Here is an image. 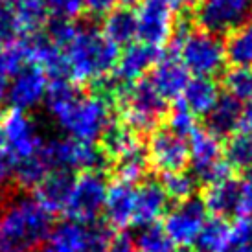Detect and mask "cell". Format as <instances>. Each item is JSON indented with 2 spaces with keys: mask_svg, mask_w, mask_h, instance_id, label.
I'll use <instances>...</instances> for the list:
<instances>
[{
  "mask_svg": "<svg viewBox=\"0 0 252 252\" xmlns=\"http://www.w3.org/2000/svg\"><path fill=\"white\" fill-rule=\"evenodd\" d=\"M179 252H193V251H189V249H182V251H179Z\"/></svg>",
  "mask_w": 252,
  "mask_h": 252,
  "instance_id": "obj_49",
  "label": "cell"
},
{
  "mask_svg": "<svg viewBox=\"0 0 252 252\" xmlns=\"http://www.w3.org/2000/svg\"><path fill=\"white\" fill-rule=\"evenodd\" d=\"M251 6V0H201L195 6V22L203 32L219 37L249 21Z\"/></svg>",
  "mask_w": 252,
  "mask_h": 252,
  "instance_id": "obj_10",
  "label": "cell"
},
{
  "mask_svg": "<svg viewBox=\"0 0 252 252\" xmlns=\"http://www.w3.org/2000/svg\"><path fill=\"white\" fill-rule=\"evenodd\" d=\"M204 206L216 217H241L243 214V186L241 181L226 177L204 191Z\"/></svg>",
  "mask_w": 252,
  "mask_h": 252,
  "instance_id": "obj_16",
  "label": "cell"
},
{
  "mask_svg": "<svg viewBox=\"0 0 252 252\" xmlns=\"http://www.w3.org/2000/svg\"><path fill=\"white\" fill-rule=\"evenodd\" d=\"M251 15H252V6H251Z\"/></svg>",
  "mask_w": 252,
  "mask_h": 252,
  "instance_id": "obj_50",
  "label": "cell"
},
{
  "mask_svg": "<svg viewBox=\"0 0 252 252\" xmlns=\"http://www.w3.org/2000/svg\"><path fill=\"white\" fill-rule=\"evenodd\" d=\"M241 186H243V216H249L252 214V168L245 171V179L241 181Z\"/></svg>",
  "mask_w": 252,
  "mask_h": 252,
  "instance_id": "obj_41",
  "label": "cell"
},
{
  "mask_svg": "<svg viewBox=\"0 0 252 252\" xmlns=\"http://www.w3.org/2000/svg\"><path fill=\"white\" fill-rule=\"evenodd\" d=\"M122 105V124L134 134H147L157 131L160 120L168 112V101L153 89L149 79H138L122 87L118 101Z\"/></svg>",
  "mask_w": 252,
  "mask_h": 252,
  "instance_id": "obj_4",
  "label": "cell"
},
{
  "mask_svg": "<svg viewBox=\"0 0 252 252\" xmlns=\"http://www.w3.org/2000/svg\"><path fill=\"white\" fill-rule=\"evenodd\" d=\"M223 87L226 94L239 103L252 99V66H232L224 72Z\"/></svg>",
  "mask_w": 252,
  "mask_h": 252,
  "instance_id": "obj_34",
  "label": "cell"
},
{
  "mask_svg": "<svg viewBox=\"0 0 252 252\" xmlns=\"http://www.w3.org/2000/svg\"><path fill=\"white\" fill-rule=\"evenodd\" d=\"M39 153L46 160L50 169H68V171L83 169V171L103 173V169L112 164L98 146L74 140L68 136L54 138L42 144Z\"/></svg>",
  "mask_w": 252,
  "mask_h": 252,
  "instance_id": "obj_6",
  "label": "cell"
},
{
  "mask_svg": "<svg viewBox=\"0 0 252 252\" xmlns=\"http://www.w3.org/2000/svg\"><path fill=\"white\" fill-rule=\"evenodd\" d=\"M76 182L74 171L68 169H52L44 181L35 188V199L50 212L59 214L64 212L66 203L70 199L72 188Z\"/></svg>",
  "mask_w": 252,
  "mask_h": 252,
  "instance_id": "obj_19",
  "label": "cell"
},
{
  "mask_svg": "<svg viewBox=\"0 0 252 252\" xmlns=\"http://www.w3.org/2000/svg\"><path fill=\"white\" fill-rule=\"evenodd\" d=\"M157 2H162V4H166V6L171 7V9H173V7H181V0H157Z\"/></svg>",
  "mask_w": 252,
  "mask_h": 252,
  "instance_id": "obj_46",
  "label": "cell"
},
{
  "mask_svg": "<svg viewBox=\"0 0 252 252\" xmlns=\"http://www.w3.org/2000/svg\"><path fill=\"white\" fill-rule=\"evenodd\" d=\"M133 239L136 252H177L175 245L164 232L162 224L155 223L142 226Z\"/></svg>",
  "mask_w": 252,
  "mask_h": 252,
  "instance_id": "obj_33",
  "label": "cell"
},
{
  "mask_svg": "<svg viewBox=\"0 0 252 252\" xmlns=\"http://www.w3.org/2000/svg\"><path fill=\"white\" fill-rule=\"evenodd\" d=\"M107 189H109V184H107L103 173L83 171L79 177H76L64 214L70 217L72 221L83 224L98 221V217L103 214Z\"/></svg>",
  "mask_w": 252,
  "mask_h": 252,
  "instance_id": "obj_8",
  "label": "cell"
},
{
  "mask_svg": "<svg viewBox=\"0 0 252 252\" xmlns=\"http://www.w3.org/2000/svg\"><path fill=\"white\" fill-rule=\"evenodd\" d=\"M188 138L189 164L197 184L212 186L230 177V168L223 158V146L219 138L210 134L206 129H195Z\"/></svg>",
  "mask_w": 252,
  "mask_h": 252,
  "instance_id": "obj_7",
  "label": "cell"
},
{
  "mask_svg": "<svg viewBox=\"0 0 252 252\" xmlns=\"http://www.w3.org/2000/svg\"><path fill=\"white\" fill-rule=\"evenodd\" d=\"M239 122H241V103L226 94L217 99L212 111L204 116V129L216 138H224L238 131Z\"/></svg>",
  "mask_w": 252,
  "mask_h": 252,
  "instance_id": "obj_21",
  "label": "cell"
},
{
  "mask_svg": "<svg viewBox=\"0 0 252 252\" xmlns=\"http://www.w3.org/2000/svg\"><path fill=\"white\" fill-rule=\"evenodd\" d=\"M138 144H140L138 134H134L126 124H116V122H111L103 134L99 136V149L107 155L111 162L131 151Z\"/></svg>",
  "mask_w": 252,
  "mask_h": 252,
  "instance_id": "obj_25",
  "label": "cell"
},
{
  "mask_svg": "<svg viewBox=\"0 0 252 252\" xmlns=\"http://www.w3.org/2000/svg\"><path fill=\"white\" fill-rule=\"evenodd\" d=\"M188 81L189 72L177 56L160 57L158 63L151 68V76H149V83L153 85L155 91L166 101L181 98Z\"/></svg>",
  "mask_w": 252,
  "mask_h": 252,
  "instance_id": "obj_17",
  "label": "cell"
},
{
  "mask_svg": "<svg viewBox=\"0 0 252 252\" xmlns=\"http://www.w3.org/2000/svg\"><path fill=\"white\" fill-rule=\"evenodd\" d=\"M169 199L158 181H146L134 191V212L133 223L142 228L155 224L160 217L168 214Z\"/></svg>",
  "mask_w": 252,
  "mask_h": 252,
  "instance_id": "obj_18",
  "label": "cell"
},
{
  "mask_svg": "<svg viewBox=\"0 0 252 252\" xmlns=\"http://www.w3.org/2000/svg\"><path fill=\"white\" fill-rule=\"evenodd\" d=\"M48 85V76L37 64L28 63L9 79L6 99L9 101L11 109L28 112L44 101Z\"/></svg>",
  "mask_w": 252,
  "mask_h": 252,
  "instance_id": "obj_13",
  "label": "cell"
},
{
  "mask_svg": "<svg viewBox=\"0 0 252 252\" xmlns=\"http://www.w3.org/2000/svg\"><path fill=\"white\" fill-rule=\"evenodd\" d=\"M226 61L234 66H252V21L243 22L224 41Z\"/></svg>",
  "mask_w": 252,
  "mask_h": 252,
  "instance_id": "obj_28",
  "label": "cell"
},
{
  "mask_svg": "<svg viewBox=\"0 0 252 252\" xmlns=\"http://www.w3.org/2000/svg\"><path fill=\"white\" fill-rule=\"evenodd\" d=\"M118 2L120 7H133L134 4H138V0H114V4Z\"/></svg>",
  "mask_w": 252,
  "mask_h": 252,
  "instance_id": "obj_45",
  "label": "cell"
},
{
  "mask_svg": "<svg viewBox=\"0 0 252 252\" xmlns=\"http://www.w3.org/2000/svg\"><path fill=\"white\" fill-rule=\"evenodd\" d=\"M112 239H114V228L107 221L87 223L83 224L79 252H109Z\"/></svg>",
  "mask_w": 252,
  "mask_h": 252,
  "instance_id": "obj_32",
  "label": "cell"
},
{
  "mask_svg": "<svg viewBox=\"0 0 252 252\" xmlns=\"http://www.w3.org/2000/svg\"><path fill=\"white\" fill-rule=\"evenodd\" d=\"M173 26L175 21L171 7L162 2L146 0L136 11V37L149 46L158 48L164 42H169Z\"/></svg>",
  "mask_w": 252,
  "mask_h": 252,
  "instance_id": "obj_14",
  "label": "cell"
},
{
  "mask_svg": "<svg viewBox=\"0 0 252 252\" xmlns=\"http://www.w3.org/2000/svg\"><path fill=\"white\" fill-rule=\"evenodd\" d=\"M114 6V0H83V9L94 17H105Z\"/></svg>",
  "mask_w": 252,
  "mask_h": 252,
  "instance_id": "obj_40",
  "label": "cell"
},
{
  "mask_svg": "<svg viewBox=\"0 0 252 252\" xmlns=\"http://www.w3.org/2000/svg\"><path fill=\"white\" fill-rule=\"evenodd\" d=\"M50 171H52L50 166L41 157V153L37 151L35 155H32L28 158L13 162V173H11V177H13V181L19 189L32 191V189H35L44 181V177L48 175Z\"/></svg>",
  "mask_w": 252,
  "mask_h": 252,
  "instance_id": "obj_26",
  "label": "cell"
},
{
  "mask_svg": "<svg viewBox=\"0 0 252 252\" xmlns=\"http://www.w3.org/2000/svg\"><path fill=\"white\" fill-rule=\"evenodd\" d=\"M168 129L173 134L181 136V138H188L189 134L197 129L195 114L191 111H188L182 101L177 103L168 116Z\"/></svg>",
  "mask_w": 252,
  "mask_h": 252,
  "instance_id": "obj_36",
  "label": "cell"
},
{
  "mask_svg": "<svg viewBox=\"0 0 252 252\" xmlns=\"http://www.w3.org/2000/svg\"><path fill=\"white\" fill-rule=\"evenodd\" d=\"M44 99L52 118L74 140L94 144L111 124V101L96 92L83 94L68 79H52Z\"/></svg>",
  "mask_w": 252,
  "mask_h": 252,
  "instance_id": "obj_1",
  "label": "cell"
},
{
  "mask_svg": "<svg viewBox=\"0 0 252 252\" xmlns=\"http://www.w3.org/2000/svg\"><path fill=\"white\" fill-rule=\"evenodd\" d=\"M46 11L61 21H74L83 13V0H42Z\"/></svg>",
  "mask_w": 252,
  "mask_h": 252,
  "instance_id": "obj_39",
  "label": "cell"
},
{
  "mask_svg": "<svg viewBox=\"0 0 252 252\" xmlns=\"http://www.w3.org/2000/svg\"><path fill=\"white\" fill-rule=\"evenodd\" d=\"M239 126L243 127V131L252 134V99L245 101V107H241V122Z\"/></svg>",
  "mask_w": 252,
  "mask_h": 252,
  "instance_id": "obj_43",
  "label": "cell"
},
{
  "mask_svg": "<svg viewBox=\"0 0 252 252\" xmlns=\"http://www.w3.org/2000/svg\"><path fill=\"white\" fill-rule=\"evenodd\" d=\"M112 168H114L118 181L129 182V184L142 181L147 173V168H149L147 149L142 147V144H138L131 151H127L126 155H122L120 158L112 162Z\"/></svg>",
  "mask_w": 252,
  "mask_h": 252,
  "instance_id": "obj_27",
  "label": "cell"
},
{
  "mask_svg": "<svg viewBox=\"0 0 252 252\" xmlns=\"http://www.w3.org/2000/svg\"><path fill=\"white\" fill-rule=\"evenodd\" d=\"M181 98L184 107L195 116H206L212 111V107L217 103V99L221 98V94H219V87L214 81V77L193 76L188 81Z\"/></svg>",
  "mask_w": 252,
  "mask_h": 252,
  "instance_id": "obj_22",
  "label": "cell"
},
{
  "mask_svg": "<svg viewBox=\"0 0 252 252\" xmlns=\"http://www.w3.org/2000/svg\"><path fill=\"white\" fill-rule=\"evenodd\" d=\"M109 252H136V247H134V239L131 238V236H127V234H120V236H114Z\"/></svg>",
  "mask_w": 252,
  "mask_h": 252,
  "instance_id": "obj_42",
  "label": "cell"
},
{
  "mask_svg": "<svg viewBox=\"0 0 252 252\" xmlns=\"http://www.w3.org/2000/svg\"><path fill=\"white\" fill-rule=\"evenodd\" d=\"M224 162L230 169H247L252 168V134L239 131L228 136L223 147Z\"/></svg>",
  "mask_w": 252,
  "mask_h": 252,
  "instance_id": "obj_30",
  "label": "cell"
},
{
  "mask_svg": "<svg viewBox=\"0 0 252 252\" xmlns=\"http://www.w3.org/2000/svg\"><path fill=\"white\" fill-rule=\"evenodd\" d=\"M162 57L160 50L157 46H149L146 42H131L118 56L116 63V77L120 83H134L142 79L147 70H151Z\"/></svg>",
  "mask_w": 252,
  "mask_h": 252,
  "instance_id": "obj_15",
  "label": "cell"
},
{
  "mask_svg": "<svg viewBox=\"0 0 252 252\" xmlns=\"http://www.w3.org/2000/svg\"><path fill=\"white\" fill-rule=\"evenodd\" d=\"M103 35L116 46H127L136 39V13L131 7L111 9L103 17Z\"/></svg>",
  "mask_w": 252,
  "mask_h": 252,
  "instance_id": "obj_23",
  "label": "cell"
},
{
  "mask_svg": "<svg viewBox=\"0 0 252 252\" xmlns=\"http://www.w3.org/2000/svg\"><path fill=\"white\" fill-rule=\"evenodd\" d=\"M42 146L37 124L28 112L9 109L0 118V147L11 160H22L35 155Z\"/></svg>",
  "mask_w": 252,
  "mask_h": 252,
  "instance_id": "obj_9",
  "label": "cell"
},
{
  "mask_svg": "<svg viewBox=\"0 0 252 252\" xmlns=\"http://www.w3.org/2000/svg\"><path fill=\"white\" fill-rule=\"evenodd\" d=\"M134 186L124 181H114L107 189L105 206V221L112 228H126L133 223L134 212Z\"/></svg>",
  "mask_w": 252,
  "mask_h": 252,
  "instance_id": "obj_20",
  "label": "cell"
},
{
  "mask_svg": "<svg viewBox=\"0 0 252 252\" xmlns=\"http://www.w3.org/2000/svg\"><path fill=\"white\" fill-rule=\"evenodd\" d=\"M81 236H83V223L72 219L61 221L52 226L48 236V243L54 252H79L81 251Z\"/></svg>",
  "mask_w": 252,
  "mask_h": 252,
  "instance_id": "obj_31",
  "label": "cell"
},
{
  "mask_svg": "<svg viewBox=\"0 0 252 252\" xmlns=\"http://www.w3.org/2000/svg\"><path fill=\"white\" fill-rule=\"evenodd\" d=\"M232 243V226L223 217L206 219L195 239V252H228Z\"/></svg>",
  "mask_w": 252,
  "mask_h": 252,
  "instance_id": "obj_24",
  "label": "cell"
},
{
  "mask_svg": "<svg viewBox=\"0 0 252 252\" xmlns=\"http://www.w3.org/2000/svg\"><path fill=\"white\" fill-rule=\"evenodd\" d=\"M32 252H54V249L50 247V243H42V245H39L37 249H33Z\"/></svg>",
  "mask_w": 252,
  "mask_h": 252,
  "instance_id": "obj_47",
  "label": "cell"
},
{
  "mask_svg": "<svg viewBox=\"0 0 252 252\" xmlns=\"http://www.w3.org/2000/svg\"><path fill=\"white\" fill-rule=\"evenodd\" d=\"M52 214L35 197L6 193L0 201V252H32L48 239Z\"/></svg>",
  "mask_w": 252,
  "mask_h": 252,
  "instance_id": "obj_2",
  "label": "cell"
},
{
  "mask_svg": "<svg viewBox=\"0 0 252 252\" xmlns=\"http://www.w3.org/2000/svg\"><path fill=\"white\" fill-rule=\"evenodd\" d=\"M118 46L94 26H77L63 48L66 79L74 85H96L118 63Z\"/></svg>",
  "mask_w": 252,
  "mask_h": 252,
  "instance_id": "obj_3",
  "label": "cell"
},
{
  "mask_svg": "<svg viewBox=\"0 0 252 252\" xmlns=\"http://www.w3.org/2000/svg\"><path fill=\"white\" fill-rule=\"evenodd\" d=\"M201 0H181V6H188V7H193L197 6Z\"/></svg>",
  "mask_w": 252,
  "mask_h": 252,
  "instance_id": "obj_48",
  "label": "cell"
},
{
  "mask_svg": "<svg viewBox=\"0 0 252 252\" xmlns=\"http://www.w3.org/2000/svg\"><path fill=\"white\" fill-rule=\"evenodd\" d=\"M149 164L160 175L184 171L189 164L188 142L173 134L169 129H157L151 133L147 142Z\"/></svg>",
  "mask_w": 252,
  "mask_h": 252,
  "instance_id": "obj_12",
  "label": "cell"
},
{
  "mask_svg": "<svg viewBox=\"0 0 252 252\" xmlns=\"http://www.w3.org/2000/svg\"><path fill=\"white\" fill-rule=\"evenodd\" d=\"M9 79H11V77L6 76L4 72H0V101H4V99H6L7 87H9Z\"/></svg>",
  "mask_w": 252,
  "mask_h": 252,
  "instance_id": "obj_44",
  "label": "cell"
},
{
  "mask_svg": "<svg viewBox=\"0 0 252 252\" xmlns=\"http://www.w3.org/2000/svg\"><path fill=\"white\" fill-rule=\"evenodd\" d=\"M22 37L21 26L9 0H0V42H13Z\"/></svg>",
  "mask_w": 252,
  "mask_h": 252,
  "instance_id": "obj_37",
  "label": "cell"
},
{
  "mask_svg": "<svg viewBox=\"0 0 252 252\" xmlns=\"http://www.w3.org/2000/svg\"><path fill=\"white\" fill-rule=\"evenodd\" d=\"M9 2L15 9L22 37L41 33L42 26H46V17H48L42 0H9Z\"/></svg>",
  "mask_w": 252,
  "mask_h": 252,
  "instance_id": "obj_29",
  "label": "cell"
},
{
  "mask_svg": "<svg viewBox=\"0 0 252 252\" xmlns=\"http://www.w3.org/2000/svg\"><path fill=\"white\" fill-rule=\"evenodd\" d=\"M228 252H252V214L238 217L232 226V243Z\"/></svg>",
  "mask_w": 252,
  "mask_h": 252,
  "instance_id": "obj_38",
  "label": "cell"
},
{
  "mask_svg": "<svg viewBox=\"0 0 252 252\" xmlns=\"http://www.w3.org/2000/svg\"><path fill=\"white\" fill-rule=\"evenodd\" d=\"M208 219V210L204 206L203 197H189L177 203L173 210L164 216L162 228L171 239V243L181 249H189L195 243L199 232Z\"/></svg>",
  "mask_w": 252,
  "mask_h": 252,
  "instance_id": "obj_11",
  "label": "cell"
},
{
  "mask_svg": "<svg viewBox=\"0 0 252 252\" xmlns=\"http://www.w3.org/2000/svg\"><path fill=\"white\" fill-rule=\"evenodd\" d=\"M160 184H162V188H164V191H166L168 199H173L177 203L193 197L197 189V181L193 179V175H188V173H184V171L162 175Z\"/></svg>",
  "mask_w": 252,
  "mask_h": 252,
  "instance_id": "obj_35",
  "label": "cell"
},
{
  "mask_svg": "<svg viewBox=\"0 0 252 252\" xmlns=\"http://www.w3.org/2000/svg\"><path fill=\"white\" fill-rule=\"evenodd\" d=\"M177 57L197 77H214L223 72L226 63V52L221 37L203 32V30H191L175 48Z\"/></svg>",
  "mask_w": 252,
  "mask_h": 252,
  "instance_id": "obj_5",
  "label": "cell"
}]
</instances>
